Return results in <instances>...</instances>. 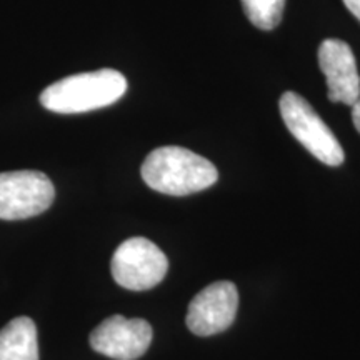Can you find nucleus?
Listing matches in <instances>:
<instances>
[{
  "mask_svg": "<svg viewBox=\"0 0 360 360\" xmlns=\"http://www.w3.org/2000/svg\"><path fill=\"white\" fill-rule=\"evenodd\" d=\"M142 179L165 195H191L205 191L219 180L217 167L205 157L184 147H159L142 164Z\"/></svg>",
  "mask_w": 360,
  "mask_h": 360,
  "instance_id": "1",
  "label": "nucleus"
},
{
  "mask_svg": "<svg viewBox=\"0 0 360 360\" xmlns=\"http://www.w3.org/2000/svg\"><path fill=\"white\" fill-rule=\"evenodd\" d=\"M127 79L120 72L102 69L69 75L49 85L40 94V103L56 114H84L103 109L124 97Z\"/></svg>",
  "mask_w": 360,
  "mask_h": 360,
  "instance_id": "2",
  "label": "nucleus"
},
{
  "mask_svg": "<svg viewBox=\"0 0 360 360\" xmlns=\"http://www.w3.org/2000/svg\"><path fill=\"white\" fill-rule=\"evenodd\" d=\"M278 107L283 124L315 159L330 167L344 164V148L304 97L295 92H283Z\"/></svg>",
  "mask_w": 360,
  "mask_h": 360,
  "instance_id": "3",
  "label": "nucleus"
},
{
  "mask_svg": "<svg viewBox=\"0 0 360 360\" xmlns=\"http://www.w3.org/2000/svg\"><path fill=\"white\" fill-rule=\"evenodd\" d=\"M114 281L127 290H148L164 281L169 260L154 242L132 237L117 247L110 262Z\"/></svg>",
  "mask_w": 360,
  "mask_h": 360,
  "instance_id": "4",
  "label": "nucleus"
},
{
  "mask_svg": "<svg viewBox=\"0 0 360 360\" xmlns=\"http://www.w3.org/2000/svg\"><path fill=\"white\" fill-rule=\"evenodd\" d=\"M56 188L37 170L0 174V219L22 220L45 212L52 205Z\"/></svg>",
  "mask_w": 360,
  "mask_h": 360,
  "instance_id": "5",
  "label": "nucleus"
},
{
  "mask_svg": "<svg viewBox=\"0 0 360 360\" xmlns=\"http://www.w3.org/2000/svg\"><path fill=\"white\" fill-rule=\"evenodd\" d=\"M237 309L238 292L232 282L210 283L188 304L187 327L200 337L220 334L236 321Z\"/></svg>",
  "mask_w": 360,
  "mask_h": 360,
  "instance_id": "6",
  "label": "nucleus"
},
{
  "mask_svg": "<svg viewBox=\"0 0 360 360\" xmlns=\"http://www.w3.org/2000/svg\"><path fill=\"white\" fill-rule=\"evenodd\" d=\"M152 327L143 319H125L112 315L90 334V345L96 352L115 360H135L150 347Z\"/></svg>",
  "mask_w": 360,
  "mask_h": 360,
  "instance_id": "7",
  "label": "nucleus"
},
{
  "mask_svg": "<svg viewBox=\"0 0 360 360\" xmlns=\"http://www.w3.org/2000/svg\"><path fill=\"white\" fill-rule=\"evenodd\" d=\"M319 65L327 79L328 101L352 107L360 97V75L350 45L339 39L323 40L319 47Z\"/></svg>",
  "mask_w": 360,
  "mask_h": 360,
  "instance_id": "8",
  "label": "nucleus"
},
{
  "mask_svg": "<svg viewBox=\"0 0 360 360\" xmlns=\"http://www.w3.org/2000/svg\"><path fill=\"white\" fill-rule=\"evenodd\" d=\"M0 360H39L37 327L32 319L17 317L0 330Z\"/></svg>",
  "mask_w": 360,
  "mask_h": 360,
  "instance_id": "9",
  "label": "nucleus"
},
{
  "mask_svg": "<svg viewBox=\"0 0 360 360\" xmlns=\"http://www.w3.org/2000/svg\"><path fill=\"white\" fill-rule=\"evenodd\" d=\"M242 7L252 25L272 30L281 24L285 0H242Z\"/></svg>",
  "mask_w": 360,
  "mask_h": 360,
  "instance_id": "10",
  "label": "nucleus"
},
{
  "mask_svg": "<svg viewBox=\"0 0 360 360\" xmlns=\"http://www.w3.org/2000/svg\"><path fill=\"white\" fill-rule=\"evenodd\" d=\"M352 120H354L355 129H357V132L360 134V97L359 101H355L352 105Z\"/></svg>",
  "mask_w": 360,
  "mask_h": 360,
  "instance_id": "11",
  "label": "nucleus"
},
{
  "mask_svg": "<svg viewBox=\"0 0 360 360\" xmlns=\"http://www.w3.org/2000/svg\"><path fill=\"white\" fill-rule=\"evenodd\" d=\"M345 7L354 13L355 17L360 20V0H344Z\"/></svg>",
  "mask_w": 360,
  "mask_h": 360,
  "instance_id": "12",
  "label": "nucleus"
}]
</instances>
